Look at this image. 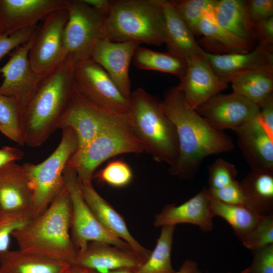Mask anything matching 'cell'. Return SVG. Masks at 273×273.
<instances>
[{
  "mask_svg": "<svg viewBox=\"0 0 273 273\" xmlns=\"http://www.w3.org/2000/svg\"><path fill=\"white\" fill-rule=\"evenodd\" d=\"M242 243L251 251L273 244V215L263 216Z\"/></svg>",
  "mask_w": 273,
  "mask_h": 273,
  "instance_id": "38",
  "label": "cell"
},
{
  "mask_svg": "<svg viewBox=\"0 0 273 273\" xmlns=\"http://www.w3.org/2000/svg\"><path fill=\"white\" fill-rule=\"evenodd\" d=\"M214 128L236 131L258 116L260 107L244 97L232 92L217 94L196 110Z\"/></svg>",
  "mask_w": 273,
  "mask_h": 273,
  "instance_id": "14",
  "label": "cell"
},
{
  "mask_svg": "<svg viewBox=\"0 0 273 273\" xmlns=\"http://www.w3.org/2000/svg\"><path fill=\"white\" fill-rule=\"evenodd\" d=\"M205 52L186 61V72L176 86L187 104L194 110L228 87V83L213 71L205 57Z\"/></svg>",
  "mask_w": 273,
  "mask_h": 273,
  "instance_id": "15",
  "label": "cell"
},
{
  "mask_svg": "<svg viewBox=\"0 0 273 273\" xmlns=\"http://www.w3.org/2000/svg\"><path fill=\"white\" fill-rule=\"evenodd\" d=\"M71 209L65 187L42 213L13 233L19 249L73 265L77 249L70 234Z\"/></svg>",
  "mask_w": 273,
  "mask_h": 273,
  "instance_id": "3",
  "label": "cell"
},
{
  "mask_svg": "<svg viewBox=\"0 0 273 273\" xmlns=\"http://www.w3.org/2000/svg\"><path fill=\"white\" fill-rule=\"evenodd\" d=\"M93 271L95 272V273H136V270L130 268L106 270L104 271Z\"/></svg>",
  "mask_w": 273,
  "mask_h": 273,
  "instance_id": "48",
  "label": "cell"
},
{
  "mask_svg": "<svg viewBox=\"0 0 273 273\" xmlns=\"http://www.w3.org/2000/svg\"><path fill=\"white\" fill-rule=\"evenodd\" d=\"M79 183L82 196L99 222L110 233L128 244L146 261L151 251L144 248L131 235L122 216L99 194L92 183Z\"/></svg>",
  "mask_w": 273,
  "mask_h": 273,
  "instance_id": "21",
  "label": "cell"
},
{
  "mask_svg": "<svg viewBox=\"0 0 273 273\" xmlns=\"http://www.w3.org/2000/svg\"><path fill=\"white\" fill-rule=\"evenodd\" d=\"M103 33L113 42L164 43L162 0H111Z\"/></svg>",
  "mask_w": 273,
  "mask_h": 273,
  "instance_id": "5",
  "label": "cell"
},
{
  "mask_svg": "<svg viewBox=\"0 0 273 273\" xmlns=\"http://www.w3.org/2000/svg\"><path fill=\"white\" fill-rule=\"evenodd\" d=\"M85 269L75 265H72L64 273H83Z\"/></svg>",
  "mask_w": 273,
  "mask_h": 273,
  "instance_id": "49",
  "label": "cell"
},
{
  "mask_svg": "<svg viewBox=\"0 0 273 273\" xmlns=\"http://www.w3.org/2000/svg\"><path fill=\"white\" fill-rule=\"evenodd\" d=\"M86 4L100 13L107 15L110 8L111 0H83Z\"/></svg>",
  "mask_w": 273,
  "mask_h": 273,
  "instance_id": "46",
  "label": "cell"
},
{
  "mask_svg": "<svg viewBox=\"0 0 273 273\" xmlns=\"http://www.w3.org/2000/svg\"><path fill=\"white\" fill-rule=\"evenodd\" d=\"M139 46L133 41L113 42L104 38L96 41L91 54L90 58L107 72L128 100L131 94L129 65Z\"/></svg>",
  "mask_w": 273,
  "mask_h": 273,
  "instance_id": "16",
  "label": "cell"
},
{
  "mask_svg": "<svg viewBox=\"0 0 273 273\" xmlns=\"http://www.w3.org/2000/svg\"><path fill=\"white\" fill-rule=\"evenodd\" d=\"M213 17L220 26L253 44L256 37L248 13L247 1L217 0Z\"/></svg>",
  "mask_w": 273,
  "mask_h": 273,
  "instance_id": "26",
  "label": "cell"
},
{
  "mask_svg": "<svg viewBox=\"0 0 273 273\" xmlns=\"http://www.w3.org/2000/svg\"><path fill=\"white\" fill-rule=\"evenodd\" d=\"M210 197L222 202L246 206V200L240 182L237 180L220 189L207 188Z\"/></svg>",
  "mask_w": 273,
  "mask_h": 273,
  "instance_id": "41",
  "label": "cell"
},
{
  "mask_svg": "<svg viewBox=\"0 0 273 273\" xmlns=\"http://www.w3.org/2000/svg\"><path fill=\"white\" fill-rule=\"evenodd\" d=\"M247 10L249 19L254 24L273 17V1H247Z\"/></svg>",
  "mask_w": 273,
  "mask_h": 273,
  "instance_id": "42",
  "label": "cell"
},
{
  "mask_svg": "<svg viewBox=\"0 0 273 273\" xmlns=\"http://www.w3.org/2000/svg\"><path fill=\"white\" fill-rule=\"evenodd\" d=\"M211 201L207 188L204 187L196 195L179 205L164 206L155 216L154 225L162 227L190 223L197 225L204 232H210L213 228L214 217L210 209Z\"/></svg>",
  "mask_w": 273,
  "mask_h": 273,
  "instance_id": "19",
  "label": "cell"
},
{
  "mask_svg": "<svg viewBox=\"0 0 273 273\" xmlns=\"http://www.w3.org/2000/svg\"><path fill=\"white\" fill-rule=\"evenodd\" d=\"M133 176L131 167L120 159L110 162L93 175V177L97 178L100 182L117 188L128 185Z\"/></svg>",
  "mask_w": 273,
  "mask_h": 273,
  "instance_id": "35",
  "label": "cell"
},
{
  "mask_svg": "<svg viewBox=\"0 0 273 273\" xmlns=\"http://www.w3.org/2000/svg\"><path fill=\"white\" fill-rule=\"evenodd\" d=\"M144 152V146L130 127L127 113L108 124L84 148L76 150L67 165L75 171L80 183H89L96 169L107 160L120 154Z\"/></svg>",
  "mask_w": 273,
  "mask_h": 273,
  "instance_id": "6",
  "label": "cell"
},
{
  "mask_svg": "<svg viewBox=\"0 0 273 273\" xmlns=\"http://www.w3.org/2000/svg\"><path fill=\"white\" fill-rule=\"evenodd\" d=\"M24 157L20 149L13 147L4 146L0 149V167L20 160Z\"/></svg>",
  "mask_w": 273,
  "mask_h": 273,
  "instance_id": "45",
  "label": "cell"
},
{
  "mask_svg": "<svg viewBox=\"0 0 273 273\" xmlns=\"http://www.w3.org/2000/svg\"><path fill=\"white\" fill-rule=\"evenodd\" d=\"M176 273H202L196 261L187 259L181 265L179 269Z\"/></svg>",
  "mask_w": 273,
  "mask_h": 273,
  "instance_id": "47",
  "label": "cell"
},
{
  "mask_svg": "<svg viewBox=\"0 0 273 273\" xmlns=\"http://www.w3.org/2000/svg\"><path fill=\"white\" fill-rule=\"evenodd\" d=\"M69 0H0L3 33L37 25L49 14L68 8Z\"/></svg>",
  "mask_w": 273,
  "mask_h": 273,
  "instance_id": "17",
  "label": "cell"
},
{
  "mask_svg": "<svg viewBox=\"0 0 273 273\" xmlns=\"http://www.w3.org/2000/svg\"><path fill=\"white\" fill-rule=\"evenodd\" d=\"M68 12L64 33L66 49L75 62L90 58L94 44L104 38L107 16L83 0H69Z\"/></svg>",
  "mask_w": 273,
  "mask_h": 273,
  "instance_id": "10",
  "label": "cell"
},
{
  "mask_svg": "<svg viewBox=\"0 0 273 273\" xmlns=\"http://www.w3.org/2000/svg\"><path fill=\"white\" fill-rule=\"evenodd\" d=\"M30 219L31 217L28 212L10 213L0 211V253L9 250L13 233Z\"/></svg>",
  "mask_w": 273,
  "mask_h": 273,
  "instance_id": "36",
  "label": "cell"
},
{
  "mask_svg": "<svg viewBox=\"0 0 273 273\" xmlns=\"http://www.w3.org/2000/svg\"><path fill=\"white\" fill-rule=\"evenodd\" d=\"M88 101L76 89L58 129L69 128L75 132L78 148L87 145L104 128L121 115Z\"/></svg>",
  "mask_w": 273,
  "mask_h": 273,
  "instance_id": "12",
  "label": "cell"
},
{
  "mask_svg": "<svg viewBox=\"0 0 273 273\" xmlns=\"http://www.w3.org/2000/svg\"><path fill=\"white\" fill-rule=\"evenodd\" d=\"M71 265L19 249L0 253V273H64Z\"/></svg>",
  "mask_w": 273,
  "mask_h": 273,
  "instance_id": "25",
  "label": "cell"
},
{
  "mask_svg": "<svg viewBox=\"0 0 273 273\" xmlns=\"http://www.w3.org/2000/svg\"><path fill=\"white\" fill-rule=\"evenodd\" d=\"M145 261L133 250L105 243L90 242L77 250L73 265L97 271L122 268L137 270Z\"/></svg>",
  "mask_w": 273,
  "mask_h": 273,
  "instance_id": "18",
  "label": "cell"
},
{
  "mask_svg": "<svg viewBox=\"0 0 273 273\" xmlns=\"http://www.w3.org/2000/svg\"><path fill=\"white\" fill-rule=\"evenodd\" d=\"M205 56L216 74L227 83L253 70L273 69L272 50L260 44L247 53L216 54L205 52Z\"/></svg>",
  "mask_w": 273,
  "mask_h": 273,
  "instance_id": "20",
  "label": "cell"
},
{
  "mask_svg": "<svg viewBox=\"0 0 273 273\" xmlns=\"http://www.w3.org/2000/svg\"><path fill=\"white\" fill-rule=\"evenodd\" d=\"M64 178L71 202L70 234L77 250L90 242L105 243L133 250L128 244L108 231L97 219L82 196L75 171L67 165L64 171Z\"/></svg>",
  "mask_w": 273,
  "mask_h": 273,
  "instance_id": "8",
  "label": "cell"
},
{
  "mask_svg": "<svg viewBox=\"0 0 273 273\" xmlns=\"http://www.w3.org/2000/svg\"><path fill=\"white\" fill-rule=\"evenodd\" d=\"M256 39L259 44L272 50L273 17L253 24Z\"/></svg>",
  "mask_w": 273,
  "mask_h": 273,
  "instance_id": "43",
  "label": "cell"
},
{
  "mask_svg": "<svg viewBox=\"0 0 273 273\" xmlns=\"http://www.w3.org/2000/svg\"><path fill=\"white\" fill-rule=\"evenodd\" d=\"M217 0L172 1L184 21L194 35H201L199 25L203 18L212 12Z\"/></svg>",
  "mask_w": 273,
  "mask_h": 273,
  "instance_id": "34",
  "label": "cell"
},
{
  "mask_svg": "<svg viewBox=\"0 0 273 273\" xmlns=\"http://www.w3.org/2000/svg\"><path fill=\"white\" fill-rule=\"evenodd\" d=\"M161 108L174 124L178 155L169 172L180 179H193L207 157L232 151L235 144L228 134L212 127L186 102L176 87L166 92Z\"/></svg>",
  "mask_w": 273,
  "mask_h": 273,
  "instance_id": "1",
  "label": "cell"
},
{
  "mask_svg": "<svg viewBox=\"0 0 273 273\" xmlns=\"http://www.w3.org/2000/svg\"><path fill=\"white\" fill-rule=\"evenodd\" d=\"M74 61L69 55L55 71L46 76L22 112L24 144L37 147L56 129L75 91Z\"/></svg>",
  "mask_w": 273,
  "mask_h": 273,
  "instance_id": "2",
  "label": "cell"
},
{
  "mask_svg": "<svg viewBox=\"0 0 273 273\" xmlns=\"http://www.w3.org/2000/svg\"><path fill=\"white\" fill-rule=\"evenodd\" d=\"M164 18V43L168 53L187 61L204 51L179 14L172 1L162 0Z\"/></svg>",
  "mask_w": 273,
  "mask_h": 273,
  "instance_id": "23",
  "label": "cell"
},
{
  "mask_svg": "<svg viewBox=\"0 0 273 273\" xmlns=\"http://www.w3.org/2000/svg\"><path fill=\"white\" fill-rule=\"evenodd\" d=\"M68 9L54 12L43 19L37 28L28 58L33 69L46 76L57 70L67 59L64 41Z\"/></svg>",
  "mask_w": 273,
  "mask_h": 273,
  "instance_id": "9",
  "label": "cell"
},
{
  "mask_svg": "<svg viewBox=\"0 0 273 273\" xmlns=\"http://www.w3.org/2000/svg\"><path fill=\"white\" fill-rule=\"evenodd\" d=\"M251 264L241 273H273V244L252 250Z\"/></svg>",
  "mask_w": 273,
  "mask_h": 273,
  "instance_id": "40",
  "label": "cell"
},
{
  "mask_svg": "<svg viewBox=\"0 0 273 273\" xmlns=\"http://www.w3.org/2000/svg\"><path fill=\"white\" fill-rule=\"evenodd\" d=\"M199 30L201 35L218 41L224 48L232 51V53H244L251 51L252 44L219 25L214 20L212 12L203 18Z\"/></svg>",
  "mask_w": 273,
  "mask_h": 273,
  "instance_id": "33",
  "label": "cell"
},
{
  "mask_svg": "<svg viewBox=\"0 0 273 273\" xmlns=\"http://www.w3.org/2000/svg\"><path fill=\"white\" fill-rule=\"evenodd\" d=\"M240 184L246 207L261 215H273V172L251 170Z\"/></svg>",
  "mask_w": 273,
  "mask_h": 273,
  "instance_id": "27",
  "label": "cell"
},
{
  "mask_svg": "<svg viewBox=\"0 0 273 273\" xmlns=\"http://www.w3.org/2000/svg\"><path fill=\"white\" fill-rule=\"evenodd\" d=\"M35 32L27 41L12 51L7 63L0 68L4 77L0 94L16 99L22 112L45 77L34 71L28 58Z\"/></svg>",
  "mask_w": 273,
  "mask_h": 273,
  "instance_id": "13",
  "label": "cell"
},
{
  "mask_svg": "<svg viewBox=\"0 0 273 273\" xmlns=\"http://www.w3.org/2000/svg\"><path fill=\"white\" fill-rule=\"evenodd\" d=\"M22 111L16 99L0 94V131L6 136L24 146Z\"/></svg>",
  "mask_w": 273,
  "mask_h": 273,
  "instance_id": "32",
  "label": "cell"
},
{
  "mask_svg": "<svg viewBox=\"0 0 273 273\" xmlns=\"http://www.w3.org/2000/svg\"><path fill=\"white\" fill-rule=\"evenodd\" d=\"M62 130L61 141L48 158L37 164L22 165L32 192L29 211L31 218L42 213L65 187L64 171L78 148V141L72 129Z\"/></svg>",
  "mask_w": 273,
  "mask_h": 273,
  "instance_id": "7",
  "label": "cell"
},
{
  "mask_svg": "<svg viewBox=\"0 0 273 273\" xmlns=\"http://www.w3.org/2000/svg\"><path fill=\"white\" fill-rule=\"evenodd\" d=\"M209 189H220L227 186L236 179V166L222 158L217 159L208 168Z\"/></svg>",
  "mask_w": 273,
  "mask_h": 273,
  "instance_id": "37",
  "label": "cell"
},
{
  "mask_svg": "<svg viewBox=\"0 0 273 273\" xmlns=\"http://www.w3.org/2000/svg\"><path fill=\"white\" fill-rule=\"evenodd\" d=\"M83 273H95V272L93 270L85 269Z\"/></svg>",
  "mask_w": 273,
  "mask_h": 273,
  "instance_id": "50",
  "label": "cell"
},
{
  "mask_svg": "<svg viewBox=\"0 0 273 273\" xmlns=\"http://www.w3.org/2000/svg\"><path fill=\"white\" fill-rule=\"evenodd\" d=\"M132 60L139 69L169 73L180 79L184 76L187 66L185 60L168 53H160L140 46L136 49Z\"/></svg>",
  "mask_w": 273,
  "mask_h": 273,
  "instance_id": "30",
  "label": "cell"
},
{
  "mask_svg": "<svg viewBox=\"0 0 273 273\" xmlns=\"http://www.w3.org/2000/svg\"><path fill=\"white\" fill-rule=\"evenodd\" d=\"M235 131L238 146L251 170L273 172V138L258 116Z\"/></svg>",
  "mask_w": 273,
  "mask_h": 273,
  "instance_id": "22",
  "label": "cell"
},
{
  "mask_svg": "<svg viewBox=\"0 0 273 273\" xmlns=\"http://www.w3.org/2000/svg\"><path fill=\"white\" fill-rule=\"evenodd\" d=\"M227 273H232V272H227Z\"/></svg>",
  "mask_w": 273,
  "mask_h": 273,
  "instance_id": "52",
  "label": "cell"
},
{
  "mask_svg": "<svg viewBox=\"0 0 273 273\" xmlns=\"http://www.w3.org/2000/svg\"><path fill=\"white\" fill-rule=\"evenodd\" d=\"M259 107L258 119L269 136L273 138V93Z\"/></svg>",
  "mask_w": 273,
  "mask_h": 273,
  "instance_id": "44",
  "label": "cell"
},
{
  "mask_svg": "<svg viewBox=\"0 0 273 273\" xmlns=\"http://www.w3.org/2000/svg\"><path fill=\"white\" fill-rule=\"evenodd\" d=\"M32 196L22 165L13 162L0 167L1 211L29 213Z\"/></svg>",
  "mask_w": 273,
  "mask_h": 273,
  "instance_id": "24",
  "label": "cell"
},
{
  "mask_svg": "<svg viewBox=\"0 0 273 273\" xmlns=\"http://www.w3.org/2000/svg\"><path fill=\"white\" fill-rule=\"evenodd\" d=\"M127 115L130 127L145 152L156 161L174 166L178 155L177 135L160 102L139 87L131 92Z\"/></svg>",
  "mask_w": 273,
  "mask_h": 273,
  "instance_id": "4",
  "label": "cell"
},
{
  "mask_svg": "<svg viewBox=\"0 0 273 273\" xmlns=\"http://www.w3.org/2000/svg\"><path fill=\"white\" fill-rule=\"evenodd\" d=\"M231 83L233 92L260 106L273 93V69L253 70L240 75Z\"/></svg>",
  "mask_w": 273,
  "mask_h": 273,
  "instance_id": "29",
  "label": "cell"
},
{
  "mask_svg": "<svg viewBox=\"0 0 273 273\" xmlns=\"http://www.w3.org/2000/svg\"><path fill=\"white\" fill-rule=\"evenodd\" d=\"M73 77L76 89L88 101L117 113H128L129 100L92 58L74 62Z\"/></svg>",
  "mask_w": 273,
  "mask_h": 273,
  "instance_id": "11",
  "label": "cell"
},
{
  "mask_svg": "<svg viewBox=\"0 0 273 273\" xmlns=\"http://www.w3.org/2000/svg\"><path fill=\"white\" fill-rule=\"evenodd\" d=\"M210 209L214 217L219 216L230 224L242 242L263 216L245 206L226 204L212 198Z\"/></svg>",
  "mask_w": 273,
  "mask_h": 273,
  "instance_id": "28",
  "label": "cell"
},
{
  "mask_svg": "<svg viewBox=\"0 0 273 273\" xmlns=\"http://www.w3.org/2000/svg\"><path fill=\"white\" fill-rule=\"evenodd\" d=\"M175 225L161 227L154 249L148 259L137 269L136 273H176L171 261V254Z\"/></svg>",
  "mask_w": 273,
  "mask_h": 273,
  "instance_id": "31",
  "label": "cell"
},
{
  "mask_svg": "<svg viewBox=\"0 0 273 273\" xmlns=\"http://www.w3.org/2000/svg\"><path fill=\"white\" fill-rule=\"evenodd\" d=\"M3 33L2 28L0 23V35H1Z\"/></svg>",
  "mask_w": 273,
  "mask_h": 273,
  "instance_id": "51",
  "label": "cell"
},
{
  "mask_svg": "<svg viewBox=\"0 0 273 273\" xmlns=\"http://www.w3.org/2000/svg\"><path fill=\"white\" fill-rule=\"evenodd\" d=\"M37 24L0 35V61L11 51L27 41L33 35Z\"/></svg>",
  "mask_w": 273,
  "mask_h": 273,
  "instance_id": "39",
  "label": "cell"
}]
</instances>
